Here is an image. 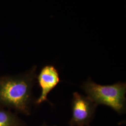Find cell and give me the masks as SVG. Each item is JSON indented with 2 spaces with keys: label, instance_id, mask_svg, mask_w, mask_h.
Returning a JSON list of instances; mask_svg holds the SVG:
<instances>
[{
  "label": "cell",
  "instance_id": "obj_1",
  "mask_svg": "<svg viewBox=\"0 0 126 126\" xmlns=\"http://www.w3.org/2000/svg\"><path fill=\"white\" fill-rule=\"evenodd\" d=\"M36 77L35 67L25 74L0 77V105L29 114Z\"/></svg>",
  "mask_w": 126,
  "mask_h": 126
},
{
  "label": "cell",
  "instance_id": "obj_2",
  "mask_svg": "<svg viewBox=\"0 0 126 126\" xmlns=\"http://www.w3.org/2000/svg\"><path fill=\"white\" fill-rule=\"evenodd\" d=\"M87 97L97 106L103 105L119 114L126 111V83L118 82L112 85L102 86L89 79L82 86Z\"/></svg>",
  "mask_w": 126,
  "mask_h": 126
},
{
  "label": "cell",
  "instance_id": "obj_3",
  "mask_svg": "<svg viewBox=\"0 0 126 126\" xmlns=\"http://www.w3.org/2000/svg\"><path fill=\"white\" fill-rule=\"evenodd\" d=\"M97 106L87 96L74 93L72 102V116L69 126L89 125L94 117Z\"/></svg>",
  "mask_w": 126,
  "mask_h": 126
},
{
  "label": "cell",
  "instance_id": "obj_4",
  "mask_svg": "<svg viewBox=\"0 0 126 126\" xmlns=\"http://www.w3.org/2000/svg\"><path fill=\"white\" fill-rule=\"evenodd\" d=\"M37 79L41 93L36 103L40 105L48 100V95L58 85L60 80L58 70L52 65H47L43 68Z\"/></svg>",
  "mask_w": 126,
  "mask_h": 126
},
{
  "label": "cell",
  "instance_id": "obj_5",
  "mask_svg": "<svg viewBox=\"0 0 126 126\" xmlns=\"http://www.w3.org/2000/svg\"><path fill=\"white\" fill-rule=\"evenodd\" d=\"M0 126H23V123L13 113L0 108Z\"/></svg>",
  "mask_w": 126,
  "mask_h": 126
},
{
  "label": "cell",
  "instance_id": "obj_6",
  "mask_svg": "<svg viewBox=\"0 0 126 126\" xmlns=\"http://www.w3.org/2000/svg\"><path fill=\"white\" fill-rule=\"evenodd\" d=\"M48 126V125H47L46 124H43V125H42V126Z\"/></svg>",
  "mask_w": 126,
  "mask_h": 126
},
{
  "label": "cell",
  "instance_id": "obj_7",
  "mask_svg": "<svg viewBox=\"0 0 126 126\" xmlns=\"http://www.w3.org/2000/svg\"><path fill=\"white\" fill-rule=\"evenodd\" d=\"M90 126V125H87V126Z\"/></svg>",
  "mask_w": 126,
  "mask_h": 126
}]
</instances>
